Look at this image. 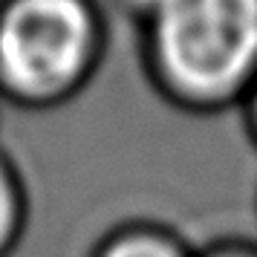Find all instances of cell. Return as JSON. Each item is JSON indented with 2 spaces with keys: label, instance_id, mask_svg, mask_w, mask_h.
Returning a JSON list of instances; mask_svg holds the SVG:
<instances>
[{
  "label": "cell",
  "instance_id": "6da1fadb",
  "mask_svg": "<svg viewBox=\"0 0 257 257\" xmlns=\"http://www.w3.org/2000/svg\"><path fill=\"white\" fill-rule=\"evenodd\" d=\"M156 41L179 84L225 90L257 58V0H156Z\"/></svg>",
  "mask_w": 257,
  "mask_h": 257
},
{
  "label": "cell",
  "instance_id": "7a4b0ae2",
  "mask_svg": "<svg viewBox=\"0 0 257 257\" xmlns=\"http://www.w3.org/2000/svg\"><path fill=\"white\" fill-rule=\"evenodd\" d=\"M90 21L75 0H18L0 24V70L29 93H52L78 72Z\"/></svg>",
  "mask_w": 257,
  "mask_h": 257
},
{
  "label": "cell",
  "instance_id": "277c9868",
  "mask_svg": "<svg viewBox=\"0 0 257 257\" xmlns=\"http://www.w3.org/2000/svg\"><path fill=\"white\" fill-rule=\"evenodd\" d=\"M9 220H12V197H9V188L0 176V240L9 231Z\"/></svg>",
  "mask_w": 257,
  "mask_h": 257
},
{
  "label": "cell",
  "instance_id": "3957f363",
  "mask_svg": "<svg viewBox=\"0 0 257 257\" xmlns=\"http://www.w3.org/2000/svg\"><path fill=\"white\" fill-rule=\"evenodd\" d=\"M110 257H176V254L162 243H153V240H133V243L118 245Z\"/></svg>",
  "mask_w": 257,
  "mask_h": 257
}]
</instances>
